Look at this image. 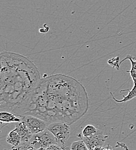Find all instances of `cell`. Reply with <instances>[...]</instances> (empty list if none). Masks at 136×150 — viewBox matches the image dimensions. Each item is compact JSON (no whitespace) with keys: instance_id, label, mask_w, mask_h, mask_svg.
Instances as JSON below:
<instances>
[{"instance_id":"30bf717a","label":"cell","mask_w":136,"mask_h":150,"mask_svg":"<svg viewBox=\"0 0 136 150\" xmlns=\"http://www.w3.org/2000/svg\"><path fill=\"white\" fill-rule=\"evenodd\" d=\"M6 142L12 146V147H17L21 142V137L16 128L8 133L6 137Z\"/></svg>"},{"instance_id":"3957f363","label":"cell","mask_w":136,"mask_h":150,"mask_svg":"<svg viewBox=\"0 0 136 150\" xmlns=\"http://www.w3.org/2000/svg\"><path fill=\"white\" fill-rule=\"evenodd\" d=\"M47 129L55 136L58 144L62 150H71V147L66 146L70 136V125L64 122H53L48 125Z\"/></svg>"},{"instance_id":"6da1fadb","label":"cell","mask_w":136,"mask_h":150,"mask_svg":"<svg viewBox=\"0 0 136 150\" xmlns=\"http://www.w3.org/2000/svg\"><path fill=\"white\" fill-rule=\"evenodd\" d=\"M88 109L85 87L72 77L57 74L41 79L18 116L31 115L48 124L64 122L71 125Z\"/></svg>"},{"instance_id":"9a60e30c","label":"cell","mask_w":136,"mask_h":150,"mask_svg":"<svg viewBox=\"0 0 136 150\" xmlns=\"http://www.w3.org/2000/svg\"><path fill=\"white\" fill-rule=\"evenodd\" d=\"M120 61H119V57H114L109 60H108V64L110 65L113 68H115L117 70L119 69L120 68Z\"/></svg>"},{"instance_id":"7a4b0ae2","label":"cell","mask_w":136,"mask_h":150,"mask_svg":"<svg viewBox=\"0 0 136 150\" xmlns=\"http://www.w3.org/2000/svg\"><path fill=\"white\" fill-rule=\"evenodd\" d=\"M39 70L28 58L4 52L0 55V109L19 115L41 80Z\"/></svg>"},{"instance_id":"ba28073f","label":"cell","mask_w":136,"mask_h":150,"mask_svg":"<svg viewBox=\"0 0 136 150\" xmlns=\"http://www.w3.org/2000/svg\"><path fill=\"white\" fill-rule=\"evenodd\" d=\"M21 118L14 114L7 111H1L0 112V121L4 123L17 122L21 121Z\"/></svg>"},{"instance_id":"8992f818","label":"cell","mask_w":136,"mask_h":150,"mask_svg":"<svg viewBox=\"0 0 136 150\" xmlns=\"http://www.w3.org/2000/svg\"><path fill=\"white\" fill-rule=\"evenodd\" d=\"M20 117L33 134L45 131L49 125L45 121L34 115H25Z\"/></svg>"},{"instance_id":"5bb4252c","label":"cell","mask_w":136,"mask_h":150,"mask_svg":"<svg viewBox=\"0 0 136 150\" xmlns=\"http://www.w3.org/2000/svg\"><path fill=\"white\" fill-rule=\"evenodd\" d=\"M12 150H35L34 148L31 146L30 142H21L17 147H12Z\"/></svg>"},{"instance_id":"277c9868","label":"cell","mask_w":136,"mask_h":150,"mask_svg":"<svg viewBox=\"0 0 136 150\" xmlns=\"http://www.w3.org/2000/svg\"><path fill=\"white\" fill-rule=\"evenodd\" d=\"M29 142L35 150H48L52 145L58 144L55 136L47 129L40 133L33 134Z\"/></svg>"},{"instance_id":"8fae6325","label":"cell","mask_w":136,"mask_h":150,"mask_svg":"<svg viewBox=\"0 0 136 150\" xmlns=\"http://www.w3.org/2000/svg\"><path fill=\"white\" fill-rule=\"evenodd\" d=\"M127 59H129L130 62H131V65H132V67H131V69L130 71H126L127 72L129 73L130 74V76L133 81H136V57H135L132 56L131 55H127L126 57L123 59L122 61H120V65L125 61V60H127Z\"/></svg>"},{"instance_id":"52a82bcc","label":"cell","mask_w":136,"mask_h":150,"mask_svg":"<svg viewBox=\"0 0 136 150\" xmlns=\"http://www.w3.org/2000/svg\"><path fill=\"white\" fill-rule=\"evenodd\" d=\"M15 128L19 133L21 142H28L33 135L24 122L22 120L20 122H15Z\"/></svg>"},{"instance_id":"4fadbf2b","label":"cell","mask_w":136,"mask_h":150,"mask_svg":"<svg viewBox=\"0 0 136 150\" xmlns=\"http://www.w3.org/2000/svg\"><path fill=\"white\" fill-rule=\"evenodd\" d=\"M71 150H88V148L85 143L84 141L82 140H79V141H76L74 142L71 145Z\"/></svg>"},{"instance_id":"5b68a950","label":"cell","mask_w":136,"mask_h":150,"mask_svg":"<svg viewBox=\"0 0 136 150\" xmlns=\"http://www.w3.org/2000/svg\"><path fill=\"white\" fill-rule=\"evenodd\" d=\"M78 136L81 140L85 142L88 150H104V147L106 146L108 136L99 129L93 136L89 137H85L81 134H79Z\"/></svg>"},{"instance_id":"7c38bea8","label":"cell","mask_w":136,"mask_h":150,"mask_svg":"<svg viewBox=\"0 0 136 150\" xmlns=\"http://www.w3.org/2000/svg\"><path fill=\"white\" fill-rule=\"evenodd\" d=\"M98 129L92 125H88L83 129L81 135L85 137H89L93 136Z\"/></svg>"},{"instance_id":"9c48e42d","label":"cell","mask_w":136,"mask_h":150,"mask_svg":"<svg viewBox=\"0 0 136 150\" xmlns=\"http://www.w3.org/2000/svg\"><path fill=\"white\" fill-rule=\"evenodd\" d=\"M134 85L133 87H132V88L131 90H120V92H123V91H128L129 94H127L126 96H124L123 98L121 100H119L117 99L115 96H114L113 94L112 93H110V94L111 95V96L113 98V99H114V100L115 102H116L117 103H123V102H127L128 101H130L131 100H132L133 98L136 97V81L133 82Z\"/></svg>"}]
</instances>
